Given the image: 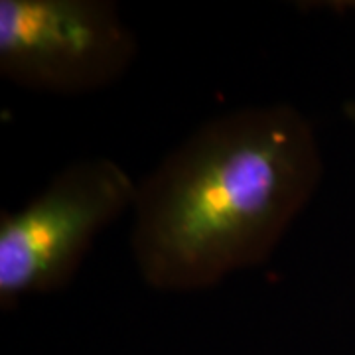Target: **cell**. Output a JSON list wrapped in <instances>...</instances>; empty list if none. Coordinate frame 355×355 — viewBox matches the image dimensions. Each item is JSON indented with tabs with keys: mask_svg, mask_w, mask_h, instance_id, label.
I'll use <instances>...</instances> for the list:
<instances>
[{
	"mask_svg": "<svg viewBox=\"0 0 355 355\" xmlns=\"http://www.w3.org/2000/svg\"><path fill=\"white\" fill-rule=\"evenodd\" d=\"M324 160L312 123L286 103L203 123L142 178L130 251L160 292H198L265 263L312 202Z\"/></svg>",
	"mask_w": 355,
	"mask_h": 355,
	"instance_id": "6da1fadb",
	"label": "cell"
},
{
	"mask_svg": "<svg viewBox=\"0 0 355 355\" xmlns=\"http://www.w3.org/2000/svg\"><path fill=\"white\" fill-rule=\"evenodd\" d=\"M139 182L109 158L65 166L18 211L0 216V308L65 288L95 239L132 211Z\"/></svg>",
	"mask_w": 355,
	"mask_h": 355,
	"instance_id": "7a4b0ae2",
	"label": "cell"
},
{
	"mask_svg": "<svg viewBox=\"0 0 355 355\" xmlns=\"http://www.w3.org/2000/svg\"><path fill=\"white\" fill-rule=\"evenodd\" d=\"M139 42L109 0H0V76L44 95H87L130 69Z\"/></svg>",
	"mask_w": 355,
	"mask_h": 355,
	"instance_id": "3957f363",
	"label": "cell"
},
{
	"mask_svg": "<svg viewBox=\"0 0 355 355\" xmlns=\"http://www.w3.org/2000/svg\"><path fill=\"white\" fill-rule=\"evenodd\" d=\"M308 10H331V12H355V0H324V2H298Z\"/></svg>",
	"mask_w": 355,
	"mask_h": 355,
	"instance_id": "277c9868",
	"label": "cell"
},
{
	"mask_svg": "<svg viewBox=\"0 0 355 355\" xmlns=\"http://www.w3.org/2000/svg\"><path fill=\"white\" fill-rule=\"evenodd\" d=\"M343 114H345V119H347L349 123H354L355 125V97L343 105Z\"/></svg>",
	"mask_w": 355,
	"mask_h": 355,
	"instance_id": "5b68a950",
	"label": "cell"
}]
</instances>
